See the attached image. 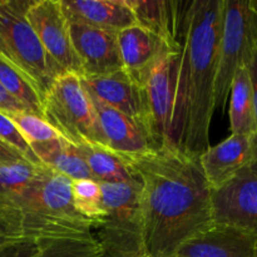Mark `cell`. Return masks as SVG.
<instances>
[{
	"mask_svg": "<svg viewBox=\"0 0 257 257\" xmlns=\"http://www.w3.org/2000/svg\"><path fill=\"white\" fill-rule=\"evenodd\" d=\"M128 161L142 183L146 255L173 257L182 243L213 225L212 190L198 158L167 146Z\"/></svg>",
	"mask_w": 257,
	"mask_h": 257,
	"instance_id": "1",
	"label": "cell"
},
{
	"mask_svg": "<svg viewBox=\"0 0 257 257\" xmlns=\"http://www.w3.org/2000/svg\"><path fill=\"white\" fill-rule=\"evenodd\" d=\"M225 0L183 2L172 112V145L198 158L210 146Z\"/></svg>",
	"mask_w": 257,
	"mask_h": 257,
	"instance_id": "2",
	"label": "cell"
},
{
	"mask_svg": "<svg viewBox=\"0 0 257 257\" xmlns=\"http://www.w3.org/2000/svg\"><path fill=\"white\" fill-rule=\"evenodd\" d=\"M93 228L73 206L72 180L44 166L24 190L0 195V235L7 240L90 236Z\"/></svg>",
	"mask_w": 257,
	"mask_h": 257,
	"instance_id": "3",
	"label": "cell"
},
{
	"mask_svg": "<svg viewBox=\"0 0 257 257\" xmlns=\"http://www.w3.org/2000/svg\"><path fill=\"white\" fill-rule=\"evenodd\" d=\"M33 0H0V58L19 70L44 102L48 90L64 74L49 57L27 19Z\"/></svg>",
	"mask_w": 257,
	"mask_h": 257,
	"instance_id": "4",
	"label": "cell"
},
{
	"mask_svg": "<svg viewBox=\"0 0 257 257\" xmlns=\"http://www.w3.org/2000/svg\"><path fill=\"white\" fill-rule=\"evenodd\" d=\"M105 218L97 227L104 257H138L145 253L142 227V183H99Z\"/></svg>",
	"mask_w": 257,
	"mask_h": 257,
	"instance_id": "5",
	"label": "cell"
},
{
	"mask_svg": "<svg viewBox=\"0 0 257 257\" xmlns=\"http://www.w3.org/2000/svg\"><path fill=\"white\" fill-rule=\"evenodd\" d=\"M43 117L73 145L109 148L79 75L64 73L55 80L43 102Z\"/></svg>",
	"mask_w": 257,
	"mask_h": 257,
	"instance_id": "6",
	"label": "cell"
},
{
	"mask_svg": "<svg viewBox=\"0 0 257 257\" xmlns=\"http://www.w3.org/2000/svg\"><path fill=\"white\" fill-rule=\"evenodd\" d=\"M257 42V0H225L215 82V110H223L235 73L247 65Z\"/></svg>",
	"mask_w": 257,
	"mask_h": 257,
	"instance_id": "7",
	"label": "cell"
},
{
	"mask_svg": "<svg viewBox=\"0 0 257 257\" xmlns=\"http://www.w3.org/2000/svg\"><path fill=\"white\" fill-rule=\"evenodd\" d=\"M178 49L180 44L161 55L137 80L145 99V127L155 150L173 146L171 128Z\"/></svg>",
	"mask_w": 257,
	"mask_h": 257,
	"instance_id": "8",
	"label": "cell"
},
{
	"mask_svg": "<svg viewBox=\"0 0 257 257\" xmlns=\"http://www.w3.org/2000/svg\"><path fill=\"white\" fill-rule=\"evenodd\" d=\"M27 19L49 57L64 73L82 77V67L74 52L60 0H33L27 10Z\"/></svg>",
	"mask_w": 257,
	"mask_h": 257,
	"instance_id": "9",
	"label": "cell"
},
{
	"mask_svg": "<svg viewBox=\"0 0 257 257\" xmlns=\"http://www.w3.org/2000/svg\"><path fill=\"white\" fill-rule=\"evenodd\" d=\"M212 220L217 225L237 228L257 240V175L241 171L211 193Z\"/></svg>",
	"mask_w": 257,
	"mask_h": 257,
	"instance_id": "10",
	"label": "cell"
},
{
	"mask_svg": "<svg viewBox=\"0 0 257 257\" xmlns=\"http://www.w3.org/2000/svg\"><path fill=\"white\" fill-rule=\"evenodd\" d=\"M69 32L82 77L107 75L124 69L115 33L73 22H69Z\"/></svg>",
	"mask_w": 257,
	"mask_h": 257,
	"instance_id": "11",
	"label": "cell"
},
{
	"mask_svg": "<svg viewBox=\"0 0 257 257\" xmlns=\"http://www.w3.org/2000/svg\"><path fill=\"white\" fill-rule=\"evenodd\" d=\"M253 156V137L231 135L221 143L208 148L198 157V161L211 190H217L241 171L250 167Z\"/></svg>",
	"mask_w": 257,
	"mask_h": 257,
	"instance_id": "12",
	"label": "cell"
},
{
	"mask_svg": "<svg viewBox=\"0 0 257 257\" xmlns=\"http://www.w3.org/2000/svg\"><path fill=\"white\" fill-rule=\"evenodd\" d=\"M80 82L90 95L108 107L135 118L145 127L142 87L124 69L107 75L80 77Z\"/></svg>",
	"mask_w": 257,
	"mask_h": 257,
	"instance_id": "13",
	"label": "cell"
},
{
	"mask_svg": "<svg viewBox=\"0 0 257 257\" xmlns=\"http://www.w3.org/2000/svg\"><path fill=\"white\" fill-rule=\"evenodd\" d=\"M89 97L97 112L103 133L107 138L108 146L113 152L130 160L155 150L142 123L119 110L108 107L93 95L89 94Z\"/></svg>",
	"mask_w": 257,
	"mask_h": 257,
	"instance_id": "14",
	"label": "cell"
},
{
	"mask_svg": "<svg viewBox=\"0 0 257 257\" xmlns=\"http://www.w3.org/2000/svg\"><path fill=\"white\" fill-rule=\"evenodd\" d=\"M256 238L213 223L180 246L173 257H255Z\"/></svg>",
	"mask_w": 257,
	"mask_h": 257,
	"instance_id": "15",
	"label": "cell"
},
{
	"mask_svg": "<svg viewBox=\"0 0 257 257\" xmlns=\"http://www.w3.org/2000/svg\"><path fill=\"white\" fill-rule=\"evenodd\" d=\"M68 22L118 34L137 24L130 0H60Z\"/></svg>",
	"mask_w": 257,
	"mask_h": 257,
	"instance_id": "16",
	"label": "cell"
},
{
	"mask_svg": "<svg viewBox=\"0 0 257 257\" xmlns=\"http://www.w3.org/2000/svg\"><path fill=\"white\" fill-rule=\"evenodd\" d=\"M117 38L124 70L136 80H138L140 75L161 55L178 48V39L177 44H170L138 24L119 32Z\"/></svg>",
	"mask_w": 257,
	"mask_h": 257,
	"instance_id": "17",
	"label": "cell"
},
{
	"mask_svg": "<svg viewBox=\"0 0 257 257\" xmlns=\"http://www.w3.org/2000/svg\"><path fill=\"white\" fill-rule=\"evenodd\" d=\"M35 157L44 167L69 180H93L90 171L78 147L64 138L48 142L30 143Z\"/></svg>",
	"mask_w": 257,
	"mask_h": 257,
	"instance_id": "18",
	"label": "cell"
},
{
	"mask_svg": "<svg viewBox=\"0 0 257 257\" xmlns=\"http://www.w3.org/2000/svg\"><path fill=\"white\" fill-rule=\"evenodd\" d=\"M137 24L151 30L170 44H177V33L183 2L130 0Z\"/></svg>",
	"mask_w": 257,
	"mask_h": 257,
	"instance_id": "19",
	"label": "cell"
},
{
	"mask_svg": "<svg viewBox=\"0 0 257 257\" xmlns=\"http://www.w3.org/2000/svg\"><path fill=\"white\" fill-rule=\"evenodd\" d=\"M230 127L232 135L253 137L256 135L255 108L250 74L246 65L235 73L230 88Z\"/></svg>",
	"mask_w": 257,
	"mask_h": 257,
	"instance_id": "20",
	"label": "cell"
},
{
	"mask_svg": "<svg viewBox=\"0 0 257 257\" xmlns=\"http://www.w3.org/2000/svg\"><path fill=\"white\" fill-rule=\"evenodd\" d=\"M90 171L93 180L99 183L127 182L138 180L130 161L109 148L98 146H77Z\"/></svg>",
	"mask_w": 257,
	"mask_h": 257,
	"instance_id": "21",
	"label": "cell"
},
{
	"mask_svg": "<svg viewBox=\"0 0 257 257\" xmlns=\"http://www.w3.org/2000/svg\"><path fill=\"white\" fill-rule=\"evenodd\" d=\"M0 84L12 97L24 105L28 112L43 117V99L34 85L14 67L0 58Z\"/></svg>",
	"mask_w": 257,
	"mask_h": 257,
	"instance_id": "22",
	"label": "cell"
},
{
	"mask_svg": "<svg viewBox=\"0 0 257 257\" xmlns=\"http://www.w3.org/2000/svg\"><path fill=\"white\" fill-rule=\"evenodd\" d=\"M72 201L75 211L97 228L105 218L102 190L95 180L72 181Z\"/></svg>",
	"mask_w": 257,
	"mask_h": 257,
	"instance_id": "23",
	"label": "cell"
},
{
	"mask_svg": "<svg viewBox=\"0 0 257 257\" xmlns=\"http://www.w3.org/2000/svg\"><path fill=\"white\" fill-rule=\"evenodd\" d=\"M33 257H104L94 235L49 240Z\"/></svg>",
	"mask_w": 257,
	"mask_h": 257,
	"instance_id": "24",
	"label": "cell"
},
{
	"mask_svg": "<svg viewBox=\"0 0 257 257\" xmlns=\"http://www.w3.org/2000/svg\"><path fill=\"white\" fill-rule=\"evenodd\" d=\"M15 125L23 137L28 141V143H40L54 141L62 138V136L44 119V118L35 115L29 112L14 113V114H7Z\"/></svg>",
	"mask_w": 257,
	"mask_h": 257,
	"instance_id": "25",
	"label": "cell"
},
{
	"mask_svg": "<svg viewBox=\"0 0 257 257\" xmlns=\"http://www.w3.org/2000/svg\"><path fill=\"white\" fill-rule=\"evenodd\" d=\"M0 141L9 146V147H12L17 152H19L28 162L40 166V162L35 157L32 147L28 143V141L23 137L15 123L5 113L2 112H0Z\"/></svg>",
	"mask_w": 257,
	"mask_h": 257,
	"instance_id": "26",
	"label": "cell"
},
{
	"mask_svg": "<svg viewBox=\"0 0 257 257\" xmlns=\"http://www.w3.org/2000/svg\"><path fill=\"white\" fill-rule=\"evenodd\" d=\"M53 240V238H52ZM49 240L45 238H19L5 241L0 245V257H33Z\"/></svg>",
	"mask_w": 257,
	"mask_h": 257,
	"instance_id": "27",
	"label": "cell"
},
{
	"mask_svg": "<svg viewBox=\"0 0 257 257\" xmlns=\"http://www.w3.org/2000/svg\"><path fill=\"white\" fill-rule=\"evenodd\" d=\"M248 74H250L251 80V88H252V99H253V108H255V119H256V135L255 140H253V150H255V155L257 153V42L253 49L252 55H251L250 62L247 63ZM255 157V156H253Z\"/></svg>",
	"mask_w": 257,
	"mask_h": 257,
	"instance_id": "28",
	"label": "cell"
},
{
	"mask_svg": "<svg viewBox=\"0 0 257 257\" xmlns=\"http://www.w3.org/2000/svg\"><path fill=\"white\" fill-rule=\"evenodd\" d=\"M0 112L5 114H14V113L28 112V109L24 105L20 104L14 97H12L0 84Z\"/></svg>",
	"mask_w": 257,
	"mask_h": 257,
	"instance_id": "29",
	"label": "cell"
},
{
	"mask_svg": "<svg viewBox=\"0 0 257 257\" xmlns=\"http://www.w3.org/2000/svg\"><path fill=\"white\" fill-rule=\"evenodd\" d=\"M20 161H27L19 152L13 150L8 145L0 141V163H15Z\"/></svg>",
	"mask_w": 257,
	"mask_h": 257,
	"instance_id": "30",
	"label": "cell"
},
{
	"mask_svg": "<svg viewBox=\"0 0 257 257\" xmlns=\"http://www.w3.org/2000/svg\"><path fill=\"white\" fill-rule=\"evenodd\" d=\"M248 170H250L252 173H255V175H257V153L255 155V157H253V160H252V162H251Z\"/></svg>",
	"mask_w": 257,
	"mask_h": 257,
	"instance_id": "31",
	"label": "cell"
},
{
	"mask_svg": "<svg viewBox=\"0 0 257 257\" xmlns=\"http://www.w3.org/2000/svg\"><path fill=\"white\" fill-rule=\"evenodd\" d=\"M5 241H9V240H7V238H5L4 236H2V235H0V245H2L3 242H5Z\"/></svg>",
	"mask_w": 257,
	"mask_h": 257,
	"instance_id": "32",
	"label": "cell"
},
{
	"mask_svg": "<svg viewBox=\"0 0 257 257\" xmlns=\"http://www.w3.org/2000/svg\"><path fill=\"white\" fill-rule=\"evenodd\" d=\"M255 257H257V240H256V251H255Z\"/></svg>",
	"mask_w": 257,
	"mask_h": 257,
	"instance_id": "33",
	"label": "cell"
},
{
	"mask_svg": "<svg viewBox=\"0 0 257 257\" xmlns=\"http://www.w3.org/2000/svg\"><path fill=\"white\" fill-rule=\"evenodd\" d=\"M138 257H150V256L146 255V253H143V255H141V256H138Z\"/></svg>",
	"mask_w": 257,
	"mask_h": 257,
	"instance_id": "34",
	"label": "cell"
}]
</instances>
